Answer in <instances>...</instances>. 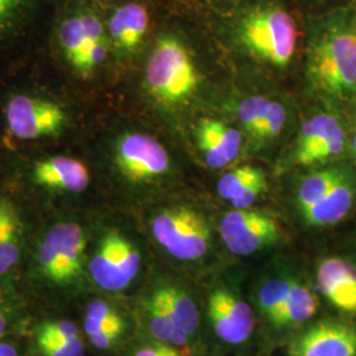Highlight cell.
I'll return each instance as SVG.
<instances>
[{
    "instance_id": "obj_23",
    "label": "cell",
    "mask_w": 356,
    "mask_h": 356,
    "mask_svg": "<svg viewBox=\"0 0 356 356\" xmlns=\"http://www.w3.org/2000/svg\"><path fill=\"white\" fill-rule=\"evenodd\" d=\"M317 309L318 301L314 293L294 281L286 301L269 321L277 327L297 326L313 318Z\"/></svg>"
},
{
    "instance_id": "obj_19",
    "label": "cell",
    "mask_w": 356,
    "mask_h": 356,
    "mask_svg": "<svg viewBox=\"0 0 356 356\" xmlns=\"http://www.w3.org/2000/svg\"><path fill=\"white\" fill-rule=\"evenodd\" d=\"M216 189L219 197L234 209H250L267 189V178L256 166H239L223 175Z\"/></svg>"
},
{
    "instance_id": "obj_22",
    "label": "cell",
    "mask_w": 356,
    "mask_h": 356,
    "mask_svg": "<svg viewBox=\"0 0 356 356\" xmlns=\"http://www.w3.org/2000/svg\"><path fill=\"white\" fill-rule=\"evenodd\" d=\"M348 176L350 172L339 166H327L306 175L298 182L296 191V204L298 211L301 213L312 204L318 202L321 198H323Z\"/></svg>"
},
{
    "instance_id": "obj_28",
    "label": "cell",
    "mask_w": 356,
    "mask_h": 356,
    "mask_svg": "<svg viewBox=\"0 0 356 356\" xmlns=\"http://www.w3.org/2000/svg\"><path fill=\"white\" fill-rule=\"evenodd\" d=\"M83 325L88 335L115 327H124L122 317L104 301H94L90 304Z\"/></svg>"
},
{
    "instance_id": "obj_12",
    "label": "cell",
    "mask_w": 356,
    "mask_h": 356,
    "mask_svg": "<svg viewBox=\"0 0 356 356\" xmlns=\"http://www.w3.org/2000/svg\"><path fill=\"white\" fill-rule=\"evenodd\" d=\"M346 148V132L334 115H314L306 120L293 148L292 164L300 166L326 163L342 154Z\"/></svg>"
},
{
    "instance_id": "obj_2",
    "label": "cell",
    "mask_w": 356,
    "mask_h": 356,
    "mask_svg": "<svg viewBox=\"0 0 356 356\" xmlns=\"http://www.w3.org/2000/svg\"><path fill=\"white\" fill-rule=\"evenodd\" d=\"M306 82L309 89L330 99L356 92V8L341 7L314 16L307 23Z\"/></svg>"
},
{
    "instance_id": "obj_37",
    "label": "cell",
    "mask_w": 356,
    "mask_h": 356,
    "mask_svg": "<svg viewBox=\"0 0 356 356\" xmlns=\"http://www.w3.org/2000/svg\"><path fill=\"white\" fill-rule=\"evenodd\" d=\"M198 1H204V3H210V8H218L219 6H222V4H225L226 1H229V0H198Z\"/></svg>"
},
{
    "instance_id": "obj_10",
    "label": "cell",
    "mask_w": 356,
    "mask_h": 356,
    "mask_svg": "<svg viewBox=\"0 0 356 356\" xmlns=\"http://www.w3.org/2000/svg\"><path fill=\"white\" fill-rule=\"evenodd\" d=\"M140 254L135 245L113 231L107 234L90 260L89 272L94 282L106 291H122L139 272Z\"/></svg>"
},
{
    "instance_id": "obj_34",
    "label": "cell",
    "mask_w": 356,
    "mask_h": 356,
    "mask_svg": "<svg viewBox=\"0 0 356 356\" xmlns=\"http://www.w3.org/2000/svg\"><path fill=\"white\" fill-rule=\"evenodd\" d=\"M4 304L6 302H4L3 294L0 292V337L6 332L7 325H8V322H7V309H6Z\"/></svg>"
},
{
    "instance_id": "obj_3",
    "label": "cell",
    "mask_w": 356,
    "mask_h": 356,
    "mask_svg": "<svg viewBox=\"0 0 356 356\" xmlns=\"http://www.w3.org/2000/svg\"><path fill=\"white\" fill-rule=\"evenodd\" d=\"M188 41L176 29L160 31L144 69V86L153 102L178 108L191 101L200 86V73Z\"/></svg>"
},
{
    "instance_id": "obj_21",
    "label": "cell",
    "mask_w": 356,
    "mask_h": 356,
    "mask_svg": "<svg viewBox=\"0 0 356 356\" xmlns=\"http://www.w3.org/2000/svg\"><path fill=\"white\" fill-rule=\"evenodd\" d=\"M23 223L17 209L8 200H0V275L13 269L22 254Z\"/></svg>"
},
{
    "instance_id": "obj_1",
    "label": "cell",
    "mask_w": 356,
    "mask_h": 356,
    "mask_svg": "<svg viewBox=\"0 0 356 356\" xmlns=\"http://www.w3.org/2000/svg\"><path fill=\"white\" fill-rule=\"evenodd\" d=\"M218 24L248 56L276 67L291 64L300 22L285 0H229L216 8Z\"/></svg>"
},
{
    "instance_id": "obj_16",
    "label": "cell",
    "mask_w": 356,
    "mask_h": 356,
    "mask_svg": "<svg viewBox=\"0 0 356 356\" xmlns=\"http://www.w3.org/2000/svg\"><path fill=\"white\" fill-rule=\"evenodd\" d=\"M63 0H0V41L33 31L45 19H54Z\"/></svg>"
},
{
    "instance_id": "obj_38",
    "label": "cell",
    "mask_w": 356,
    "mask_h": 356,
    "mask_svg": "<svg viewBox=\"0 0 356 356\" xmlns=\"http://www.w3.org/2000/svg\"><path fill=\"white\" fill-rule=\"evenodd\" d=\"M101 4H108V3H114V1H119V0H98Z\"/></svg>"
},
{
    "instance_id": "obj_35",
    "label": "cell",
    "mask_w": 356,
    "mask_h": 356,
    "mask_svg": "<svg viewBox=\"0 0 356 356\" xmlns=\"http://www.w3.org/2000/svg\"><path fill=\"white\" fill-rule=\"evenodd\" d=\"M0 356H17V353L11 344L0 343Z\"/></svg>"
},
{
    "instance_id": "obj_17",
    "label": "cell",
    "mask_w": 356,
    "mask_h": 356,
    "mask_svg": "<svg viewBox=\"0 0 356 356\" xmlns=\"http://www.w3.org/2000/svg\"><path fill=\"white\" fill-rule=\"evenodd\" d=\"M317 282L321 293L338 310L356 314V268L341 257L319 264Z\"/></svg>"
},
{
    "instance_id": "obj_5",
    "label": "cell",
    "mask_w": 356,
    "mask_h": 356,
    "mask_svg": "<svg viewBox=\"0 0 356 356\" xmlns=\"http://www.w3.org/2000/svg\"><path fill=\"white\" fill-rule=\"evenodd\" d=\"M152 234L166 252L178 260H197L210 247V226L197 210L177 206L160 211L152 220Z\"/></svg>"
},
{
    "instance_id": "obj_4",
    "label": "cell",
    "mask_w": 356,
    "mask_h": 356,
    "mask_svg": "<svg viewBox=\"0 0 356 356\" xmlns=\"http://www.w3.org/2000/svg\"><path fill=\"white\" fill-rule=\"evenodd\" d=\"M51 28L57 48L81 76H91L111 51L98 0H63Z\"/></svg>"
},
{
    "instance_id": "obj_7",
    "label": "cell",
    "mask_w": 356,
    "mask_h": 356,
    "mask_svg": "<svg viewBox=\"0 0 356 356\" xmlns=\"http://www.w3.org/2000/svg\"><path fill=\"white\" fill-rule=\"evenodd\" d=\"M86 250V236L74 222L51 226L38 248V264L42 275L57 284L79 277Z\"/></svg>"
},
{
    "instance_id": "obj_39",
    "label": "cell",
    "mask_w": 356,
    "mask_h": 356,
    "mask_svg": "<svg viewBox=\"0 0 356 356\" xmlns=\"http://www.w3.org/2000/svg\"><path fill=\"white\" fill-rule=\"evenodd\" d=\"M353 147H354V152L356 154V136L354 138V143H353Z\"/></svg>"
},
{
    "instance_id": "obj_18",
    "label": "cell",
    "mask_w": 356,
    "mask_h": 356,
    "mask_svg": "<svg viewBox=\"0 0 356 356\" xmlns=\"http://www.w3.org/2000/svg\"><path fill=\"white\" fill-rule=\"evenodd\" d=\"M32 178L38 185L51 191L81 193L89 186L90 173L86 165L74 157L53 156L33 165Z\"/></svg>"
},
{
    "instance_id": "obj_20",
    "label": "cell",
    "mask_w": 356,
    "mask_h": 356,
    "mask_svg": "<svg viewBox=\"0 0 356 356\" xmlns=\"http://www.w3.org/2000/svg\"><path fill=\"white\" fill-rule=\"evenodd\" d=\"M355 184L351 175L344 178L330 193L318 202L301 211L300 214L309 226L326 227L343 220L353 209L355 201Z\"/></svg>"
},
{
    "instance_id": "obj_25",
    "label": "cell",
    "mask_w": 356,
    "mask_h": 356,
    "mask_svg": "<svg viewBox=\"0 0 356 356\" xmlns=\"http://www.w3.org/2000/svg\"><path fill=\"white\" fill-rule=\"evenodd\" d=\"M159 293L178 327L189 337L194 335L200 326V313L191 297L175 286L161 288Z\"/></svg>"
},
{
    "instance_id": "obj_30",
    "label": "cell",
    "mask_w": 356,
    "mask_h": 356,
    "mask_svg": "<svg viewBox=\"0 0 356 356\" xmlns=\"http://www.w3.org/2000/svg\"><path fill=\"white\" fill-rule=\"evenodd\" d=\"M286 123V108L280 102L272 101L264 120L256 131L254 140L266 141L276 139Z\"/></svg>"
},
{
    "instance_id": "obj_26",
    "label": "cell",
    "mask_w": 356,
    "mask_h": 356,
    "mask_svg": "<svg viewBox=\"0 0 356 356\" xmlns=\"http://www.w3.org/2000/svg\"><path fill=\"white\" fill-rule=\"evenodd\" d=\"M294 281L291 279L269 280L259 292V306L261 312L270 319L286 301Z\"/></svg>"
},
{
    "instance_id": "obj_33",
    "label": "cell",
    "mask_w": 356,
    "mask_h": 356,
    "mask_svg": "<svg viewBox=\"0 0 356 356\" xmlns=\"http://www.w3.org/2000/svg\"><path fill=\"white\" fill-rule=\"evenodd\" d=\"M134 356H185L181 354L175 347L166 343L154 344L149 347H144L139 350Z\"/></svg>"
},
{
    "instance_id": "obj_14",
    "label": "cell",
    "mask_w": 356,
    "mask_h": 356,
    "mask_svg": "<svg viewBox=\"0 0 356 356\" xmlns=\"http://www.w3.org/2000/svg\"><path fill=\"white\" fill-rule=\"evenodd\" d=\"M291 356H356V331L342 323L321 322L300 335Z\"/></svg>"
},
{
    "instance_id": "obj_8",
    "label": "cell",
    "mask_w": 356,
    "mask_h": 356,
    "mask_svg": "<svg viewBox=\"0 0 356 356\" xmlns=\"http://www.w3.org/2000/svg\"><path fill=\"white\" fill-rule=\"evenodd\" d=\"M7 126L20 140H38L61 135L69 116L64 107L51 99L28 94L11 97L6 106Z\"/></svg>"
},
{
    "instance_id": "obj_31",
    "label": "cell",
    "mask_w": 356,
    "mask_h": 356,
    "mask_svg": "<svg viewBox=\"0 0 356 356\" xmlns=\"http://www.w3.org/2000/svg\"><path fill=\"white\" fill-rule=\"evenodd\" d=\"M38 334H44L51 338H58V339H70V338H76L79 337V331L76 329V325L70 321H53V322H47L44 323Z\"/></svg>"
},
{
    "instance_id": "obj_13",
    "label": "cell",
    "mask_w": 356,
    "mask_h": 356,
    "mask_svg": "<svg viewBox=\"0 0 356 356\" xmlns=\"http://www.w3.org/2000/svg\"><path fill=\"white\" fill-rule=\"evenodd\" d=\"M207 314L216 335L226 343H243L254 331L251 307L227 291L219 289L211 293Z\"/></svg>"
},
{
    "instance_id": "obj_32",
    "label": "cell",
    "mask_w": 356,
    "mask_h": 356,
    "mask_svg": "<svg viewBox=\"0 0 356 356\" xmlns=\"http://www.w3.org/2000/svg\"><path fill=\"white\" fill-rule=\"evenodd\" d=\"M123 330L124 327H115V329L99 331L97 334L89 335L90 342L99 350H106L115 343V341L122 335Z\"/></svg>"
},
{
    "instance_id": "obj_27",
    "label": "cell",
    "mask_w": 356,
    "mask_h": 356,
    "mask_svg": "<svg viewBox=\"0 0 356 356\" xmlns=\"http://www.w3.org/2000/svg\"><path fill=\"white\" fill-rule=\"evenodd\" d=\"M272 101L263 95H254L243 99L238 107V119L244 131L254 138L268 113Z\"/></svg>"
},
{
    "instance_id": "obj_36",
    "label": "cell",
    "mask_w": 356,
    "mask_h": 356,
    "mask_svg": "<svg viewBox=\"0 0 356 356\" xmlns=\"http://www.w3.org/2000/svg\"><path fill=\"white\" fill-rule=\"evenodd\" d=\"M331 1H335V0H302L306 7H321V6L329 4Z\"/></svg>"
},
{
    "instance_id": "obj_29",
    "label": "cell",
    "mask_w": 356,
    "mask_h": 356,
    "mask_svg": "<svg viewBox=\"0 0 356 356\" xmlns=\"http://www.w3.org/2000/svg\"><path fill=\"white\" fill-rule=\"evenodd\" d=\"M38 342L44 356H85V347L79 337L58 339L38 334Z\"/></svg>"
},
{
    "instance_id": "obj_9",
    "label": "cell",
    "mask_w": 356,
    "mask_h": 356,
    "mask_svg": "<svg viewBox=\"0 0 356 356\" xmlns=\"http://www.w3.org/2000/svg\"><path fill=\"white\" fill-rule=\"evenodd\" d=\"M102 10L111 51L129 56L140 49L154 26L152 0H119Z\"/></svg>"
},
{
    "instance_id": "obj_24",
    "label": "cell",
    "mask_w": 356,
    "mask_h": 356,
    "mask_svg": "<svg viewBox=\"0 0 356 356\" xmlns=\"http://www.w3.org/2000/svg\"><path fill=\"white\" fill-rule=\"evenodd\" d=\"M148 313L151 332L159 342L172 343L178 347L186 346L189 335L176 325L159 291L153 294L148 302Z\"/></svg>"
},
{
    "instance_id": "obj_11",
    "label": "cell",
    "mask_w": 356,
    "mask_h": 356,
    "mask_svg": "<svg viewBox=\"0 0 356 356\" xmlns=\"http://www.w3.org/2000/svg\"><path fill=\"white\" fill-rule=\"evenodd\" d=\"M219 234L229 252L252 254L279 242V223L264 213L248 209H234L226 213L219 223Z\"/></svg>"
},
{
    "instance_id": "obj_15",
    "label": "cell",
    "mask_w": 356,
    "mask_h": 356,
    "mask_svg": "<svg viewBox=\"0 0 356 356\" xmlns=\"http://www.w3.org/2000/svg\"><path fill=\"white\" fill-rule=\"evenodd\" d=\"M195 141L211 169H222L238 159L242 135L218 119H202L195 128Z\"/></svg>"
},
{
    "instance_id": "obj_6",
    "label": "cell",
    "mask_w": 356,
    "mask_h": 356,
    "mask_svg": "<svg viewBox=\"0 0 356 356\" xmlns=\"http://www.w3.org/2000/svg\"><path fill=\"white\" fill-rule=\"evenodd\" d=\"M115 170L131 184H149L165 177L172 161L165 147L148 134H122L113 145Z\"/></svg>"
}]
</instances>
